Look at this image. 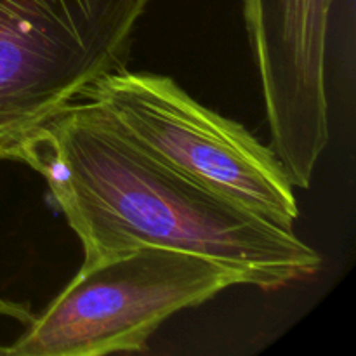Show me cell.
Segmentation results:
<instances>
[{"label": "cell", "mask_w": 356, "mask_h": 356, "mask_svg": "<svg viewBox=\"0 0 356 356\" xmlns=\"http://www.w3.org/2000/svg\"><path fill=\"white\" fill-rule=\"evenodd\" d=\"M83 247V263L138 247L184 250L277 289L318 273L322 257L291 229L160 162L76 103L23 146Z\"/></svg>", "instance_id": "6da1fadb"}, {"label": "cell", "mask_w": 356, "mask_h": 356, "mask_svg": "<svg viewBox=\"0 0 356 356\" xmlns=\"http://www.w3.org/2000/svg\"><path fill=\"white\" fill-rule=\"evenodd\" d=\"M243 277L226 264L167 247H138L83 263L76 277L28 316L6 356H103L146 350L160 325Z\"/></svg>", "instance_id": "3957f363"}, {"label": "cell", "mask_w": 356, "mask_h": 356, "mask_svg": "<svg viewBox=\"0 0 356 356\" xmlns=\"http://www.w3.org/2000/svg\"><path fill=\"white\" fill-rule=\"evenodd\" d=\"M79 103L160 162L294 232V186L273 149L169 76L124 68L99 80Z\"/></svg>", "instance_id": "277c9868"}, {"label": "cell", "mask_w": 356, "mask_h": 356, "mask_svg": "<svg viewBox=\"0 0 356 356\" xmlns=\"http://www.w3.org/2000/svg\"><path fill=\"white\" fill-rule=\"evenodd\" d=\"M155 0H0V162L127 68Z\"/></svg>", "instance_id": "7a4b0ae2"}, {"label": "cell", "mask_w": 356, "mask_h": 356, "mask_svg": "<svg viewBox=\"0 0 356 356\" xmlns=\"http://www.w3.org/2000/svg\"><path fill=\"white\" fill-rule=\"evenodd\" d=\"M334 0H243L249 37L278 51H308L325 42Z\"/></svg>", "instance_id": "5b68a950"}]
</instances>
